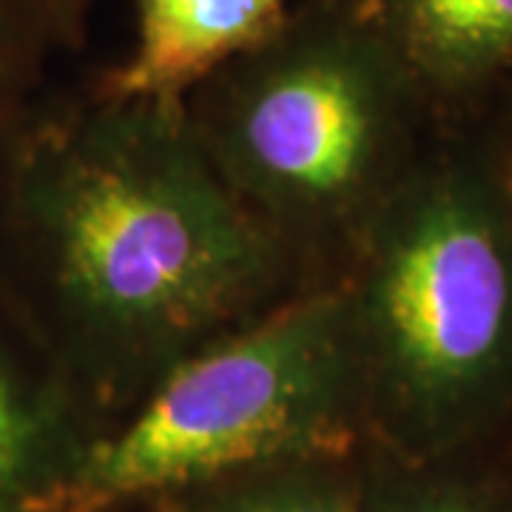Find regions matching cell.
I'll use <instances>...</instances> for the list:
<instances>
[{
	"label": "cell",
	"mask_w": 512,
	"mask_h": 512,
	"mask_svg": "<svg viewBox=\"0 0 512 512\" xmlns=\"http://www.w3.org/2000/svg\"><path fill=\"white\" fill-rule=\"evenodd\" d=\"M0 288L109 427L302 282L183 103L86 86L49 94L0 185Z\"/></svg>",
	"instance_id": "cell-1"
},
{
	"label": "cell",
	"mask_w": 512,
	"mask_h": 512,
	"mask_svg": "<svg viewBox=\"0 0 512 512\" xmlns=\"http://www.w3.org/2000/svg\"><path fill=\"white\" fill-rule=\"evenodd\" d=\"M367 444L404 461L512 430V222L487 120L444 126L342 282Z\"/></svg>",
	"instance_id": "cell-2"
},
{
	"label": "cell",
	"mask_w": 512,
	"mask_h": 512,
	"mask_svg": "<svg viewBox=\"0 0 512 512\" xmlns=\"http://www.w3.org/2000/svg\"><path fill=\"white\" fill-rule=\"evenodd\" d=\"M214 171L291 259L345 282L441 128L362 0H302L183 100Z\"/></svg>",
	"instance_id": "cell-3"
},
{
	"label": "cell",
	"mask_w": 512,
	"mask_h": 512,
	"mask_svg": "<svg viewBox=\"0 0 512 512\" xmlns=\"http://www.w3.org/2000/svg\"><path fill=\"white\" fill-rule=\"evenodd\" d=\"M365 444L348 299L316 288L171 370L86 444L43 512H140L191 484Z\"/></svg>",
	"instance_id": "cell-4"
},
{
	"label": "cell",
	"mask_w": 512,
	"mask_h": 512,
	"mask_svg": "<svg viewBox=\"0 0 512 512\" xmlns=\"http://www.w3.org/2000/svg\"><path fill=\"white\" fill-rule=\"evenodd\" d=\"M103 421L0 288V512H43Z\"/></svg>",
	"instance_id": "cell-5"
},
{
	"label": "cell",
	"mask_w": 512,
	"mask_h": 512,
	"mask_svg": "<svg viewBox=\"0 0 512 512\" xmlns=\"http://www.w3.org/2000/svg\"><path fill=\"white\" fill-rule=\"evenodd\" d=\"M439 126L484 120L512 80V0H362Z\"/></svg>",
	"instance_id": "cell-6"
},
{
	"label": "cell",
	"mask_w": 512,
	"mask_h": 512,
	"mask_svg": "<svg viewBox=\"0 0 512 512\" xmlns=\"http://www.w3.org/2000/svg\"><path fill=\"white\" fill-rule=\"evenodd\" d=\"M291 0H137L134 43L92 86L106 97L183 103L208 74L274 32Z\"/></svg>",
	"instance_id": "cell-7"
},
{
	"label": "cell",
	"mask_w": 512,
	"mask_h": 512,
	"mask_svg": "<svg viewBox=\"0 0 512 512\" xmlns=\"http://www.w3.org/2000/svg\"><path fill=\"white\" fill-rule=\"evenodd\" d=\"M140 512H365V447L248 467L174 490Z\"/></svg>",
	"instance_id": "cell-8"
},
{
	"label": "cell",
	"mask_w": 512,
	"mask_h": 512,
	"mask_svg": "<svg viewBox=\"0 0 512 512\" xmlns=\"http://www.w3.org/2000/svg\"><path fill=\"white\" fill-rule=\"evenodd\" d=\"M365 512H512L501 450L404 461L365 444Z\"/></svg>",
	"instance_id": "cell-9"
},
{
	"label": "cell",
	"mask_w": 512,
	"mask_h": 512,
	"mask_svg": "<svg viewBox=\"0 0 512 512\" xmlns=\"http://www.w3.org/2000/svg\"><path fill=\"white\" fill-rule=\"evenodd\" d=\"M60 52L35 0H0V185L52 94L49 69Z\"/></svg>",
	"instance_id": "cell-10"
},
{
	"label": "cell",
	"mask_w": 512,
	"mask_h": 512,
	"mask_svg": "<svg viewBox=\"0 0 512 512\" xmlns=\"http://www.w3.org/2000/svg\"><path fill=\"white\" fill-rule=\"evenodd\" d=\"M46 23L52 26L63 52H80L89 37V23L97 0H35Z\"/></svg>",
	"instance_id": "cell-11"
},
{
	"label": "cell",
	"mask_w": 512,
	"mask_h": 512,
	"mask_svg": "<svg viewBox=\"0 0 512 512\" xmlns=\"http://www.w3.org/2000/svg\"><path fill=\"white\" fill-rule=\"evenodd\" d=\"M487 123L495 128V134L512 146V80L504 86V92L498 94L493 109L487 111Z\"/></svg>",
	"instance_id": "cell-12"
},
{
	"label": "cell",
	"mask_w": 512,
	"mask_h": 512,
	"mask_svg": "<svg viewBox=\"0 0 512 512\" xmlns=\"http://www.w3.org/2000/svg\"><path fill=\"white\" fill-rule=\"evenodd\" d=\"M484 120H487V117H484ZM493 134H495V128H493ZM495 143H498V157H501V180H504V197H507V211H510V222H512V146H507V143H504L498 134H495Z\"/></svg>",
	"instance_id": "cell-13"
},
{
	"label": "cell",
	"mask_w": 512,
	"mask_h": 512,
	"mask_svg": "<svg viewBox=\"0 0 512 512\" xmlns=\"http://www.w3.org/2000/svg\"><path fill=\"white\" fill-rule=\"evenodd\" d=\"M498 450H501V458H504V467H507V473H510L512 481V430L507 433V439L498 444Z\"/></svg>",
	"instance_id": "cell-14"
}]
</instances>
